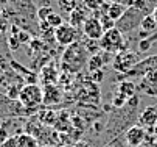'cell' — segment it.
<instances>
[{"mask_svg":"<svg viewBox=\"0 0 157 147\" xmlns=\"http://www.w3.org/2000/svg\"><path fill=\"white\" fill-rule=\"evenodd\" d=\"M42 91H44V105H47V107H53V105L61 103V100H62V91L56 85L44 86Z\"/></svg>","mask_w":157,"mask_h":147,"instance_id":"8fae6325","label":"cell"},{"mask_svg":"<svg viewBox=\"0 0 157 147\" xmlns=\"http://www.w3.org/2000/svg\"><path fill=\"white\" fill-rule=\"evenodd\" d=\"M157 71V55L154 56H148V58H143L140 59L134 69H131L124 77H139V75H146L149 72H155Z\"/></svg>","mask_w":157,"mask_h":147,"instance_id":"9c48e42d","label":"cell"},{"mask_svg":"<svg viewBox=\"0 0 157 147\" xmlns=\"http://www.w3.org/2000/svg\"><path fill=\"white\" fill-rule=\"evenodd\" d=\"M128 8H129V6H126V5H123V3H107V2H106V3L103 5L101 11H103L104 14H107V16L117 24V20L121 19V16L126 13Z\"/></svg>","mask_w":157,"mask_h":147,"instance_id":"4fadbf2b","label":"cell"},{"mask_svg":"<svg viewBox=\"0 0 157 147\" xmlns=\"http://www.w3.org/2000/svg\"><path fill=\"white\" fill-rule=\"evenodd\" d=\"M10 138V135H8V130H6V127H3V125H0V145H2L6 139Z\"/></svg>","mask_w":157,"mask_h":147,"instance_id":"f546056e","label":"cell"},{"mask_svg":"<svg viewBox=\"0 0 157 147\" xmlns=\"http://www.w3.org/2000/svg\"><path fill=\"white\" fill-rule=\"evenodd\" d=\"M151 14H152V17L155 19V22H157V3H155V6H154V10H152Z\"/></svg>","mask_w":157,"mask_h":147,"instance_id":"1f68e13d","label":"cell"},{"mask_svg":"<svg viewBox=\"0 0 157 147\" xmlns=\"http://www.w3.org/2000/svg\"><path fill=\"white\" fill-rule=\"evenodd\" d=\"M140 31H143V36H151L154 31H157V22H155V19L152 17V14H146L142 19Z\"/></svg>","mask_w":157,"mask_h":147,"instance_id":"ac0fdd59","label":"cell"},{"mask_svg":"<svg viewBox=\"0 0 157 147\" xmlns=\"http://www.w3.org/2000/svg\"><path fill=\"white\" fill-rule=\"evenodd\" d=\"M106 3V0H82V5L89 10V11H100L103 8V5Z\"/></svg>","mask_w":157,"mask_h":147,"instance_id":"7402d4cb","label":"cell"},{"mask_svg":"<svg viewBox=\"0 0 157 147\" xmlns=\"http://www.w3.org/2000/svg\"><path fill=\"white\" fill-rule=\"evenodd\" d=\"M0 147H19V144H17V136H16V135H14V136H10Z\"/></svg>","mask_w":157,"mask_h":147,"instance_id":"f1b7e54d","label":"cell"},{"mask_svg":"<svg viewBox=\"0 0 157 147\" xmlns=\"http://www.w3.org/2000/svg\"><path fill=\"white\" fill-rule=\"evenodd\" d=\"M118 92H121L126 99H131L136 94V85L132 81H120L118 83Z\"/></svg>","mask_w":157,"mask_h":147,"instance_id":"ffe728a7","label":"cell"},{"mask_svg":"<svg viewBox=\"0 0 157 147\" xmlns=\"http://www.w3.org/2000/svg\"><path fill=\"white\" fill-rule=\"evenodd\" d=\"M56 119H58V114L53 111V110H44L39 113V120L44 122L45 125H53L56 124Z\"/></svg>","mask_w":157,"mask_h":147,"instance_id":"44dd1931","label":"cell"},{"mask_svg":"<svg viewBox=\"0 0 157 147\" xmlns=\"http://www.w3.org/2000/svg\"><path fill=\"white\" fill-rule=\"evenodd\" d=\"M140 61L139 55L136 52L131 50H123L120 53H117L114 56V61H112V66H114V71L121 72V74H128L131 69H134V66Z\"/></svg>","mask_w":157,"mask_h":147,"instance_id":"8992f818","label":"cell"},{"mask_svg":"<svg viewBox=\"0 0 157 147\" xmlns=\"http://www.w3.org/2000/svg\"><path fill=\"white\" fill-rule=\"evenodd\" d=\"M42 22H47V25H48V27H52L53 30H56L58 27H61V25L64 24V20H62V17H61L58 13H53V14H50V16H48V19H47V20H42Z\"/></svg>","mask_w":157,"mask_h":147,"instance_id":"cb8c5ba5","label":"cell"},{"mask_svg":"<svg viewBox=\"0 0 157 147\" xmlns=\"http://www.w3.org/2000/svg\"><path fill=\"white\" fill-rule=\"evenodd\" d=\"M19 103L24 107L25 110L30 111H36L39 110V107L44 105V91L42 88L37 85H25L24 89L19 94Z\"/></svg>","mask_w":157,"mask_h":147,"instance_id":"3957f363","label":"cell"},{"mask_svg":"<svg viewBox=\"0 0 157 147\" xmlns=\"http://www.w3.org/2000/svg\"><path fill=\"white\" fill-rule=\"evenodd\" d=\"M25 86V78L16 72H3L0 77V94L10 100H19V94Z\"/></svg>","mask_w":157,"mask_h":147,"instance_id":"7a4b0ae2","label":"cell"},{"mask_svg":"<svg viewBox=\"0 0 157 147\" xmlns=\"http://www.w3.org/2000/svg\"><path fill=\"white\" fill-rule=\"evenodd\" d=\"M100 47H101L103 52H107V53H110V55H117V53L126 50L123 33H121L117 27L104 31L103 38L100 39Z\"/></svg>","mask_w":157,"mask_h":147,"instance_id":"277c9868","label":"cell"},{"mask_svg":"<svg viewBox=\"0 0 157 147\" xmlns=\"http://www.w3.org/2000/svg\"><path fill=\"white\" fill-rule=\"evenodd\" d=\"M155 122H157V110L154 107H146L139 116V124H140V127H143L145 130L146 129L152 130Z\"/></svg>","mask_w":157,"mask_h":147,"instance_id":"5bb4252c","label":"cell"},{"mask_svg":"<svg viewBox=\"0 0 157 147\" xmlns=\"http://www.w3.org/2000/svg\"><path fill=\"white\" fill-rule=\"evenodd\" d=\"M58 5H59L61 11L70 14L78 6V0H58Z\"/></svg>","mask_w":157,"mask_h":147,"instance_id":"603a6c76","label":"cell"},{"mask_svg":"<svg viewBox=\"0 0 157 147\" xmlns=\"http://www.w3.org/2000/svg\"><path fill=\"white\" fill-rule=\"evenodd\" d=\"M145 17V14L136 8V6H129L126 10V13L121 16L120 20H117L115 27L124 35V33H131L136 28H140V24H142V19Z\"/></svg>","mask_w":157,"mask_h":147,"instance_id":"5b68a950","label":"cell"},{"mask_svg":"<svg viewBox=\"0 0 157 147\" xmlns=\"http://www.w3.org/2000/svg\"><path fill=\"white\" fill-rule=\"evenodd\" d=\"M75 147H90V145H89L87 142H78V144H76Z\"/></svg>","mask_w":157,"mask_h":147,"instance_id":"d6a6232c","label":"cell"},{"mask_svg":"<svg viewBox=\"0 0 157 147\" xmlns=\"http://www.w3.org/2000/svg\"><path fill=\"white\" fill-rule=\"evenodd\" d=\"M55 2H58V0H55Z\"/></svg>","mask_w":157,"mask_h":147,"instance_id":"8d00e7d4","label":"cell"},{"mask_svg":"<svg viewBox=\"0 0 157 147\" xmlns=\"http://www.w3.org/2000/svg\"><path fill=\"white\" fill-rule=\"evenodd\" d=\"M100 20H101V24H103V27H104V30H106V31L115 27V22H114V20H112V19H110L107 14H103V16H100Z\"/></svg>","mask_w":157,"mask_h":147,"instance_id":"4316f807","label":"cell"},{"mask_svg":"<svg viewBox=\"0 0 157 147\" xmlns=\"http://www.w3.org/2000/svg\"><path fill=\"white\" fill-rule=\"evenodd\" d=\"M152 39H154V38H152V36H149V38H146V39H142V41H140V44H139L140 52H146V50L151 47V44H149V43H151Z\"/></svg>","mask_w":157,"mask_h":147,"instance_id":"83f0119b","label":"cell"},{"mask_svg":"<svg viewBox=\"0 0 157 147\" xmlns=\"http://www.w3.org/2000/svg\"><path fill=\"white\" fill-rule=\"evenodd\" d=\"M139 147H145V145H139Z\"/></svg>","mask_w":157,"mask_h":147,"instance_id":"d590c367","label":"cell"},{"mask_svg":"<svg viewBox=\"0 0 157 147\" xmlns=\"http://www.w3.org/2000/svg\"><path fill=\"white\" fill-rule=\"evenodd\" d=\"M17 136V144L19 147H39V141L36 136L31 133H19Z\"/></svg>","mask_w":157,"mask_h":147,"instance_id":"d6986e66","label":"cell"},{"mask_svg":"<svg viewBox=\"0 0 157 147\" xmlns=\"http://www.w3.org/2000/svg\"><path fill=\"white\" fill-rule=\"evenodd\" d=\"M128 100H129V99H126L121 92H117V94L114 96V99H112V103H114L115 108H121V107H124V105H126Z\"/></svg>","mask_w":157,"mask_h":147,"instance_id":"484cf974","label":"cell"},{"mask_svg":"<svg viewBox=\"0 0 157 147\" xmlns=\"http://www.w3.org/2000/svg\"><path fill=\"white\" fill-rule=\"evenodd\" d=\"M2 75H3V69H2V67H0V77H2Z\"/></svg>","mask_w":157,"mask_h":147,"instance_id":"e575fe53","label":"cell"},{"mask_svg":"<svg viewBox=\"0 0 157 147\" xmlns=\"http://www.w3.org/2000/svg\"><path fill=\"white\" fill-rule=\"evenodd\" d=\"M146 139V130L140 125H132L126 130V142L129 147H139Z\"/></svg>","mask_w":157,"mask_h":147,"instance_id":"30bf717a","label":"cell"},{"mask_svg":"<svg viewBox=\"0 0 157 147\" xmlns=\"http://www.w3.org/2000/svg\"><path fill=\"white\" fill-rule=\"evenodd\" d=\"M89 56H90V53L87 52L86 46L76 41L72 46L65 47V52L62 53V59H61V66L65 72L76 74L87 64Z\"/></svg>","mask_w":157,"mask_h":147,"instance_id":"6da1fadb","label":"cell"},{"mask_svg":"<svg viewBox=\"0 0 157 147\" xmlns=\"http://www.w3.org/2000/svg\"><path fill=\"white\" fill-rule=\"evenodd\" d=\"M139 89L142 92L148 94V96L157 97V71L143 75V80H142V83L139 85Z\"/></svg>","mask_w":157,"mask_h":147,"instance_id":"7c38bea8","label":"cell"},{"mask_svg":"<svg viewBox=\"0 0 157 147\" xmlns=\"http://www.w3.org/2000/svg\"><path fill=\"white\" fill-rule=\"evenodd\" d=\"M55 11H53V8H50V6H42V8H39L37 10V17H39V20L42 22V20H47L48 19V16L50 14H53Z\"/></svg>","mask_w":157,"mask_h":147,"instance_id":"d4e9b609","label":"cell"},{"mask_svg":"<svg viewBox=\"0 0 157 147\" xmlns=\"http://www.w3.org/2000/svg\"><path fill=\"white\" fill-rule=\"evenodd\" d=\"M55 41L62 47L72 46L78 41V28L72 27L70 24H62L55 30Z\"/></svg>","mask_w":157,"mask_h":147,"instance_id":"52a82bcc","label":"cell"},{"mask_svg":"<svg viewBox=\"0 0 157 147\" xmlns=\"http://www.w3.org/2000/svg\"><path fill=\"white\" fill-rule=\"evenodd\" d=\"M152 133H154V135L157 136V122L154 124V127H152Z\"/></svg>","mask_w":157,"mask_h":147,"instance_id":"836d02e7","label":"cell"},{"mask_svg":"<svg viewBox=\"0 0 157 147\" xmlns=\"http://www.w3.org/2000/svg\"><path fill=\"white\" fill-rule=\"evenodd\" d=\"M106 2H107V3H123V5H126V6H132L136 0H106Z\"/></svg>","mask_w":157,"mask_h":147,"instance_id":"4dcf8cb0","label":"cell"},{"mask_svg":"<svg viewBox=\"0 0 157 147\" xmlns=\"http://www.w3.org/2000/svg\"><path fill=\"white\" fill-rule=\"evenodd\" d=\"M106 53H97V55H90V58H89L87 61V66H89V71H90L92 74L97 72V71H101L103 66H104V63H107L109 59L104 58Z\"/></svg>","mask_w":157,"mask_h":147,"instance_id":"e0dca14e","label":"cell"},{"mask_svg":"<svg viewBox=\"0 0 157 147\" xmlns=\"http://www.w3.org/2000/svg\"><path fill=\"white\" fill-rule=\"evenodd\" d=\"M69 16H70V22L69 24L72 27H75V28H79V27L84 25L86 19L89 17V10L84 5H81V6H76Z\"/></svg>","mask_w":157,"mask_h":147,"instance_id":"9a60e30c","label":"cell"},{"mask_svg":"<svg viewBox=\"0 0 157 147\" xmlns=\"http://www.w3.org/2000/svg\"><path fill=\"white\" fill-rule=\"evenodd\" d=\"M104 27H103V24H101V20H100V17H97V16H89L87 19H86V22H84V25H82V33L86 35V38L87 39H92V41H100L101 38H103V35H104Z\"/></svg>","mask_w":157,"mask_h":147,"instance_id":"ba28073f","label":"cell"},{"mask_svg":"<svg viewBox=\"0 0 157 147\" xmlns=\"http://www.w3.org/2000/svg\"><path fill=\"white\" fill-rule=\"evenodd\" d=\"M39 78L42 81L44 86H48V85H55L58 81V71L53 66H44L40 67V74Z\"/></svg>","mask_w":157,"mask_h":147,"instance_id":"2e32d148","label":"cell"}]
</instances>
